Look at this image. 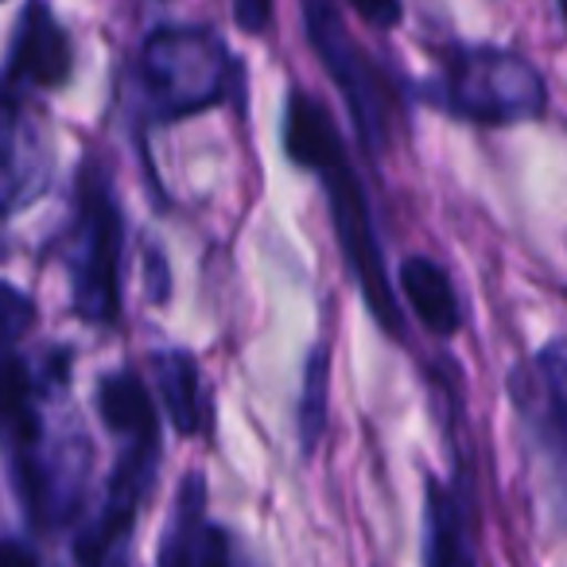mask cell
I'll return each mask as SVG.
<instances>
[{
  "mask_svg": "<svg viewBox=\"0 0 567 567\" xmlns=\"http://www.w3.org/2000/svg\"><path fill=\"white\" fill-rule=\"evenodd\" d=\"M4 350H9V409H4L9 478L28 525L35 533H55L79 517L94 463L86 427L66 401L71 354L51 347L24 358L20 342Z\"/></svg>",
  "mask_w": 567,
  "mask_h": 567,
  "instance_id": "obj_1",
  "label": "cell"
},
{
  "mask_svg": "<svg viewBox=\"0 0 567 567\" xmlns=\"http://www.w3.org/2000/svg\"><path fill=\"white\" fill-rule=\"evenodd\" d=\"M280 144L284 156L292 159L296 167L316 172L319 183H323L327 210H331V226L334 237H339V252L347 260V272L354 276L370 316L378 319V327L385 334L404 339V311L401 300H396L393 280H389L365 183L358 175V167L350 164L347 141H342L331 110L303 86H292L288 97H284Z\"/></svg>",
  "mask_w": 567,
  "mask_h": 567,
  "instance_id": "obj_2",
  "label": "cell"
},
{
  "mask_svg": "<svg viewBox=\"0 0 567 567\" xmlns=\"http://www.w3.org/2000/svg\"><path fill=\"white\" fill-rule=\"evenodd\" d=\"M128 90L136 125L159 128L221 102L241 105L245 71L214 24H159L136 51Z\"/></svg>",
  "mask_w": 567,
  "mask_h": 567,
  "instance_id": "obj_3",
  "label": "cell"
},
{
  "mask_svg": "<svg viewBox=\"0 0 567 567\" xmlns=\"http://www.w3.org/2000/svg\"><path fill=\"white\" fill-rule=\"evenodd\" d=\"M435 74L416 86V102L466 125H520L548 110V86L533 59L497 43H447Z\"/></svg>",
  "mask_w": 567,
  "mask_h": 567,
  "instance_id": "obj_4",
  "label": "cell"
},
{
  "mask_svg": "<svg viewBox=\"0 0 567 567\" xmlns=\"http://www.w3.org/2000/svg\"><path fill=\"white\" fill-rule=\"evenodd\" d=\"M121 257L125 214L113 175L97 156H86L74 175L71 226L59 245V265L71 284V311L82 323L113 327L121 319Z\"/></svg>",
  "mask_w": 567,
  "mask_h": 567,
  "instance_id": "obj_5",
  "label": "cell"
},
{
  "mask_svg": "<svg viewBox=\"0 0 567 567\" xmlns=\"http://www.w3.org/2000/svg\"><path fill=\"white\" fill-rule=\"evenodd\" d=\"M505 389L544 505L567 528V339L544 342L533 358L513 365Z\"/></svg>",
  "mask_w": 567,
  "mask_h": 567,
  "instance_id": "obj_6",
  "label": "cell"
},
{
  "mask_svg": "<svg viewBox=\"0 0 567 567\" xmlns=\"http://www.w3.org/2000/svg\"><path fill=\"white\" fill-rule=\"evenodd\" d=\"M303 32H308V43L319 55V63H323V71L339 86L365 156H381L389 148L396 105H401L393 79L354 40V32L347 28V20H342V12L334 4H323V0L303 4Z\"/></svg>",
  "mask_w": 567,
  "mask_h": 567,
  "instance_id": "obj_7",
  "label": "cell"
},
{
  "mask_svg": "<svg viewBox=\"0 0 567 567\" xmlns=\"http://www.w3.org/2000/svg\"><path fill=\"white\" fill-rule=\"evenodd\" d=\"M164 440L159 432L117 440V463L102 486L94 513L74 533V567H133L136 520L156 489Z\"/></svg>",
  "mask_w": 567,
  "mask_h": 567,
  "instance_id": "obj_8",
  "label": "cell"
},
{
  "mask_svg": "<svg viewBox=\"0 0 567 567\" xmlns=\"http://www.w3.org/2000/svg\"><path fill=\"white\" fill-rule=\"evenodd\" d=\"M74 74V40L48 4H24L4 51V97L63 90Z\"/></svg>",
  "mask_w": 567,
  "mask_h": 567,
  "instance_id": "obj_9",
  "label": "cell"
},
{
  "mask_svg": "<svg viewBox=\"0 0 567 567\" xmlns=\"http://www.w3.org/2000/svg\"><path fill=\"white\" fill-rule=\"evenodd\" d=\"M424 567H478L466 463H455L451 478H424Z\"/></svg>",
  "mask_w": 567,
  "mask_h": 567,
  "instance_id": "obj_10",
  "label": "cell"
},
{
  "mask_svg": "<svg viewBox=\"0 0 567 567\" xmlns=\"http://www.w3.org/2000/svg\"><path fill=\"white\" fill-rule=\"evenodd\" d=\"M0 164H4V214L32 206L55 175V156L43 125L32 117L28 102L4 97V125H0Z\"/></svg>",
  "mask_w": 567,
  "mask_h": 567,
  "instance_id": "obj_11",
  "label": "cell"
},
{
  "mask_svg": "<svg viewBox=\"0 0 567 567\" xmlns=\"http://www.w3.org/2000/svg\"><path fill=\"white\" fill-rule=\"evenodd\" d=\"M152 381H156V396L164 416L172 420L175 432L187 440V435H206L210 432V401H206L203 389V370H198V358L183 347H159L148 354Z\"/></svg>",
  "mask_w": 567,
  "mask_h": 567,
  "instance_id": "obj_12",
  "label": "cell"
},
{
  "mask_svg": "<svg viewBox=\"0 0 567 567\" xmlns=\"http://www.w3.org/2000/svg\"><path fill=\"white\" fill-rule=\"evenodd\" d=\"M396 288L404 303L416 316V323L435 339H455L463 331V300H458L455 284L447 268L435 265L424 252H409L396 268Z\"/></svg>",
  "mask_w": 567,
  "mask_h": 567,
  "instance_id": "obj_13",
  "label": "cell"
},
{
  "mask_svg": "<svg viewBox=\"0 0 567 567\" xmlns=\"http://www.w3.org/2000/svg\"><path fill=\"white\" fill-rule=\"evenodd\" d=\"M206 474L190 471L175 486L172 513L164 520V540H159V567H198V548L206 533Z\"/></svg>",
  "mask_w": 567,
  "mask_h": 567,
  "instance_id": "obj_14",
  "label": "cell"
},
{
  "mask_svg": "<svg viewBox=\"0 0 567 567\" xmlns=\"http://www.w3.org/2000/svg\"><path fill=\"white\" fill-rule=\"evenodd\" d=\"M327 370H331V354H327V347H316L308 354V365H303V393H300V409H296L303 451H316L327 424V381H331Z\"/></svg>",
  "mask_w": 567,
  "mask_h": 567,
  "instance_id": "obj_15",
  "label": "cell"
},
{
  "mask_svg": "<svg viewBox=\"0 0 567 567\" xmlns=\"http://www.w3.org/2000/svg\"><path fill=\"white\" fill-rule=\"evenodd\" d=\"M198 567H268V564L257 556V548L241 533L210 520L203 533V548H198Z\"/></svg>",
  "mask_w": 567,
  "mask_h": 567,
  "instance_id": "obj_16",
  "label": "cell"
},
{
  "mask_svg": "<svg viewBox=\"0 0 567 567\" xmlns=\"http://www.w3.org/2000/svg\"><path fill=\"white\" fill-rule=\"evenodd\" d=\"M234 20H237V28H241V32L260 35L268 28V20H272V4H265V0H237Z\"/></svg>",
  "mask_w": 567,
  "mask_h": 567,
  "instance_id": "obj_17",
  "label": "cell"
},
{
  "mask_svg": "<svg viewBox=\"0 0 567 567\" xmlns=\"http://www.w3.org/2000/svg\"><path fill=\"white\" fill-rule=\"evenodd\" d=\"M0 567H40V556H35L32 544L20 540V536H4V548H0Z\"/></svg>",
  "mask_w": 567,
  "mask_h": 567,
  "instance_id": "obj_18",
  "label": "cell"
},
{
  "mask_svg": "<svg viewBox=\"0 0 567 567\" xmlns=\"http://www.w3.org/2000/svg\"><path fill=\"white\" fill-rule=\"evenodd\" d=\"M354 12L373 28H393V24H401V17H404L401 4H354Z\"/></svg>",
  "mask_w": 567,
  "mask_h": 567,
  "instance_id": "obj_19",
  "label": "cell"
},
{
  "mask_svg": "<svg viewBox=\"0 0 567 567\" xmlns=\"http://www.w3.org/2000/svg\"><path fill=\"white\" fill-rule=\"evenodd\" d=\"M559 17H564V20H567V0H564V4H559Z\"/></svg>",
  "mask_w": 567,
  "mask_h": 567,
  "instance_id": "obj_20",
  "label": "cell"
}]
</instances>
